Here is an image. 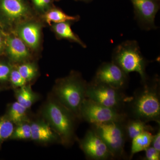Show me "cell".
<instances>
[{
  "label": "cell",
  "instance_id": "obj_1",
  "mask_svg": "<svg viewBox=\"0 0 160 160\" xmlns=\"http://www.w3.org/2000/svg\"><path fill=\"white\" fill-rule=\"evenodd\" d=\"M126 102L124 112L127 117L160 124V81L158 76L149 78Z\"/></svg>",
  "mask_w": 160,
  "mask_h": 160
},
{
  "label": "cell",
  "instance_id": "obj_2",
  "mask_svg": "<svg viewBox=\"0 0 160 160\" xmlns=\"http://www.w3.org/2000/svg\"><path fill=\"white\" fill-rule=\"evenodd\" d=\"M112 62L127 74L138 72L142 83L149 78L146 72L148 62L142 54L137 41L127 40L119 44L112 51Z\"/></svg>",
  "mask_w": 160,
  "mask_h": 160
},
{
  "label": "cell",
  "instance_id": "obj_3",
  "mask_svg": "<svg viewBox=\"0 0 160 160\" xmlns=\"http://www.w3.org/2000/svg\"><path fill=\"white\" fill-rule=\"evenodd\" d=\"M87 83L79 74L72 73L60 80L56 87L58 101L79 119L81 106L86 98Z\"/></svg>",
  "mask_w": 160,
  "mask_h": 160
},
{
  "label": "cell",
  "instance_id": "obj_4",
  "mask_svg": "<svg viewBox=\"0 0 160 160\" xmlns=\"http://www.w3.org/2000/svg\"><path fill=\"white\" fill-rule=\"evenodd\" d=\"M44 115L65 144L74 138L75 115L60 103L52 101L47 104Z\"/></svg>",
  "mask_w": 160,
  "mask_h": 160
},
{
  "label": "cell",
  "instance_id": "obj_5",
  "mask_svg": "<svg viewBox=\"0 0 160 160\" xmlns=\"http://www.w3.org/2000/svg\"><path fill=\"white\" fill-rule=\"evenodd\" d=\"M125 120L90 125V128L102 140L113 159H119L125 156L124 147L127 141L124 126Z\"/></svg>",
  "mask_w": 160,
  "mask_h": 160
},
{
  "label": "cell",
  "instance_id": "obj_6",
  "mask_svg": "<svg viewBox=\"0 0 160 160\" xmlns=\"http://www.w3.org/2000/svg\"><path fill=\"white\" fill-rule=\"evenodd\" d=\"M86 95V98L96 102L123 112L126 103L130 97L126 95L125 90L92 80L87 83Z\"/></svg>",
  "mask_w": 160,
  "mask_h": 160
},
{
  "label": "cell",
  "instance_id": "obj_7",
  "mask_svg": "<svg viewBox=\"0 0 160 160\" xmlns=\"http://www.w3.org/2000/svg\"><path fill=\"white\" fill-rule=\"evenodd\" d=\"M80 118L92 125L124 121L127 117L124 112L86 98L81 106Z\"/></svg>",
  "mask_w": 160,
  "mask_h": 160
},
{
  "label": "cell",
  "instance_id": "obj_8",
  "mask_svg": "<svg viewBox=\"0 0 160 160\" xmlns=\"http://www.w3.org/2000/svg\"><path fill=\"white\" fill-rule=\"evenodd\" d=\"M92 80L125 90L129 84V74L113 62H106L100 65Z\"/></svg>",
  "mask_w": 160,
  "mask_h": 160
},
{
  "label": "cell",
  "instance_id": "obj_9",
  "mask_svg": "<svg viewBox=\"0 0 160 160\" xmlns=\"http://www.w3.org/2000/svg\"><path fill=\"white\" fill-rule=\"evenodd\" d=\"M160 0H130L135 18L142 29L146 31L155 29L156 16L160 9Z\"/></svg>",
  "mask_w": 160,
  "mask_h": 160
},
{
  "label": "cell",
  "instance_id": "obj_10",
  "mask_svg": "<svg viewBox=\"0 0 160 160\" xmlns=\"http://www.w3.org/2000/svg\"><path fill=\"white\" fill-rule=\"evenodd\" d=\"M81 149L86 158L92 160L113 159L105 143L91 128L80 141Z\"/></svg>",
  "mask_w": 160,
  "mask_h": 160
},
{
  "label": "cell",
  "instance_id": "obj_11",
  "mask_svg": "<svg viewBox=\"0 0 160 160\" xmlns=\"http://www.w3.org/2000/svg\"><path fill=\"white\" fill-rule=\"evenodd\" d=\"M0 11L8 19L16 22L26 17L29 9L24 0H0Z\"/></svg>",
  "mask_w": 160,
  "mask_h": 160
},
{
  "label": "cell",
  "instance_id": "obj_12",
  "mask_svg": "<svg viewBox=\"0 0 160 160\" xmlns=\"http://www.w3.org/2000/svg\"><path fill=\"white\" fill-rule=\"evenodd\" d=\"M7 52L10 58L16 62L22 61L29 57V52L22 40L14 36L7 39Z\"/></svg>",
  "mask_w": 160,
  "mask_h": 160
},
{
  "label": "cell",
  "instance_id": "obj_13",
  "mask_svg": "<svg viewBox=\"0 0 160 160\" xmlns=\"http://www.w3.org/2000/svg\"><path fill=\"white\" fill-rule=\"evenodd\" d=\"M21 39L32 49L38 47L39 42L40 28L35 23H29L21 26L18 29Z\"/></svg>",
  "mask_w": 160,
  "mask_h": 160
},
{
  "label": "cell",
  "instance_id": "obj_14",
  "mask_svg": "<svg viewBox=\"0 0 160 160\" xmlns=\"http://www.w3.org/2000/svg\"><path fill=\"white\" fill-rule=\"evenodd\" d=\"M127 140L131 141L133 138L145 131H154V129L147 123L141 120L127 117L124 123Z\"/></svg>",
  "mask_w": 160,
  "mask_h": 160
},
{
  "label": "cell",
  "instance_id": "obj_15",
  "mask_svg": "<svg viewBox=\"0 0 160 160\" xmlns=\"http://www.w3.org/2000/svg\"><path fill=\"white\" fill-rule=\"evenodd\" d=\"M31 126V138L40 142H48L56 138L49 125L43 122L32 123Z\"/></svg>",
  "mask_w": 160,
  "mask_h": 160
},
{
  "label": "cell",
  "instance_id": "obj_16",
  "mask_svg": "<svg viewBox=\"0 0 160 160\" xmlns=\"http://www.w3.org/2000/svg\"><path fill=\"white\" fill-rule=\"evenodd\" d=\"M71 25L70 22L55 23L53 25V29L58 37L75 42L83 48H86V44L72 31Z\"/></svg>",
  "mask_w": 160,
  "mask_h": 160
},
{
  "label": "cell",
  "instance_id": "obj_17",
  "mask_svg": "<svg viewBox=\"0 0 160 160\" xmlns=\"http://www.w3.org/2000/svg\"><path fill=\"white\" fill-rule=\"evenodd\" d=\"M153 134L150 131H145L133 138L132 141L131 153L129 159H131L136 153L145 151L151 146Z\"/></svg>",
  "mask_w": 160,
  "mask_h": 160
},
{
  "label": "cell",
  "instance_id": "obj_18",
  "mask_svg": "<svg viewBox=\"0 0 160 160\" xmlns=\"http://www.w3.org/2000/svg\"><path fill=\"white\" fill-rule=\"evenodd\" d=\"M46 22L51 25L52 23H58L66 22H73L79 19L78 16H72L66 14L59 9H53L50 10L45 15Z\"/></svg>",
  "mask_w": 160,
  "mask_h": 160
},
{
  "label": "cell",
  "instance_id": "obj_19",
  "mask_svg": "<svg viewBox=\"0 0 160 160\" xmlns=\"http://www.w3.org/2000/svg\"><path fill=\"white\" fill-rule=\"evenodd\" d=\"M16 97L18 102L27 109L31 107L36 99L35 95L29 86L21 87L17 92Z\"/></svg>",
  "mask_w": 160,
  "mask_h": 160
},
{
  "label": "cell",
  "instance_id": "obj_20",
  "mask_svg": "<svg viewBox=\"0 0 160 160\" xmlns=\"http://www.w3.org/2000/svg\"><path fill=\"white\" fill-rule=\"evenodd\" d=\"M26 108L18 102L13 103L9 111V119L12 123H22L26 117Z\"/></svg>",
  "mask_w": 160,
  "mask_h": 160
},
{
  "label": "cell",
  "instance_id": "obj_21",
  "mask_svg": "<svg viewBox=\"0 0 160 160\" xmlns=\"http://www.w3.org/2000/svg\"><path fill=\"white\" fill-rule=\"evenodd\" d=\"M14 131L12 122L9 119H0V141L6 139L11 136Z\"/></svg>",
  "mask_w": 160,
  "mask_h": 160
},
{
  "label": "cell",
  "instance_id": "obj_22",
  "mask_svg": "<svg viewBox=\"0 0 160 160\" xmlns=\"http://www.w3.org/2000/svg\"><path fill=\"white\" fill-rule=\"evenodd\" d=\"M11 137L12 139H26L31 138V126L27 124L21 123L14 130Z\"/></svg>",
  "mask_w": 160,
  "mask_h": 160
},
{
  "label": "cell",
  "instance_id": "obj_23",
  "mask_svg": "<svg viewBox=\"0 0 160 160\" xmlns=\"http://www.w3.org/2000/svg\"><path fill=\"white\" fill-rule=\"evenodd\" d=\"M18 71L26 81H30L35 77L37 69L35 66L30 63L22 64L18 67Z\"/></svg>",
  "mask_w": 160,
  "mask_h": 160
},
{
  "label": "cell",
  "instance_id": "obj_24",
  "mask_svg": "<svg viewBox=\"0 0 160 160\" xmlns=\"http://www.w3.org/2000/svg\"><path fill=\"white\" fill-rule=\"evenodd\" d=\"M9 78L12 85L16 87H22L25 86L27 82L21 75L18 69L11 71Z\"/></svg>",
  "mask_w": 160,
  "mask_h": 160
},
{
  "label": "cell",
  "instance_id": "obj_25",
  "mask_svg": "<svg viewBox=\"0 0 160 160\" xmlns=\"http://www.w3.org/2000/svg\"><path fill=\"white\" fill-rule=\"evenodd\" d=\"M145 157L144 160H159L160 159V152L158 151L152 146H150L145 150Z\"/></svg>",
  "mask_w": 160,
  "mask_h": 160
},
{
  "label": "cell",
  "instance_id": "obj_26",
  "mask_svg": "<svg viewBox=\"0 0 160 160\" xmlns=\"http://www.w3.org/2000/svg\"><path fill=\"white\" fill-rule=\"evenodd\" d=\"M11 69L7 64L0 63V81H6L9 78Z\"/></svg>",
  "mask_w": 160,
  "mask_h": 160
},
{
  "label": "cell",
  "instance_id": "obj_27",
  "mask_svg": "<svg viewBox=\"0 0 160 160\" xmlns=\"http://www.w3.org/2000/svg\"><path fill=\"white\" fill-rule=\"evenodd\" d=\"M35 7L41 11H45L49 8L50 0H31Z\"/></svg>",
  "mask_w": 160,
  "mask_h": 160
},
{
  "label": "cell",
  "instance_id": "obj_28",
  "mask_svg": "<svg viewBox=\"0 0 160 160\" xmlns=\"http://www.w3.org/2000/svg\"><path fill=\"white\" fill-rule=\"evenodd\" d=\"M151 146L158 151L160 152V129H158L155 134H153Z\"/></svg>",
  "mask_w": 160,
  "mask_h": 160
},
{
  "label": "cell",
  "instance_id": "obj_29",
  "mask_svg": "<svg viewBox=\"0 0 160 160\" xmlns=\"http://www.w3.org/2000/svg\"><path fill=\"white\" fill-rule=\"evenodd\" d=\"M2 37H1V36H0V51H1V49H2Z\"/></svg>",
  "mask_w": 160,
  "mask_h": 160
},
{
  "label": "cell",
  "instance_id": "obj_30",
  "mask_svg": "<svg viewBox=\"0 0 160 160\" xmlns=\"http://www.w3.org/2000/svg\"><path fill=\"white\" fill-rule=\"evenodd\" d=\"M81 1H86V2H88V1H91V0H81Z\"/></svg>",
  "mask_w": 160,
  "mask_h": 160
}]
</instances>
